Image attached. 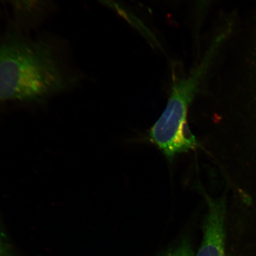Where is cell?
<instances>
[{"label": "cell", "instance_id": "obj_1", "mask_svg": "<svg viewBox=\"0 0 256 256\" xmlns=\"http://www.w3.org/2000/svg\"><path fill=\"white\" fill-rule=\"evenodd\" d=\"M70 81L43 44L18 38L0 43V101L42 100L62 91Z\"/></svg>", "mask_w": 256, "mask_h": 256}, {"label": "cell", "instance_id": "obj_2", "mask_svg": "<svg viewBox=\"0 0 256 256\" xmlns=\"http://www.w3.org/2000/svg\"><path fill=\"white\" fill-rule=\"evenodd\" d=\"M219 44L214 40L198 65L184 78H175L166 108L149 131L148 138L169 161L199 146L188 126V114L215 58Z\"/></svg>", "mask_w": 256, "mask_h": 256}, {"label": "cell", "instance_id": "obj_3", "mask_svg": "<svg viewBox=\"0 0 256 256\" xmlns=\"http://www.w3.org/2000/svg\"><path fill=\"white\" fill-rule=\"evenodd\" d=\"M208 211L202 225V239L195 256H226L225 197L213 199L204 194Z\"/></svg>", "mask_w": 256, "mask_h": 256}, {"label": "cell", "instance_id": "obj_4", "mask_svg": "<svg viewBox=\"0 0 256 256\" xmlns=\"http://www.w3.org/2000/svg\"><path fill=\"white\" fill-rule=\"evenodd\" d=\"M162 256H194L190 240L184 238L176 248L170 250Z\"/></svg>", "mask_w": 256, "mask_h": 256}, {"label": "cell", "instance_id": "obj_5", "mask_svg": "<svg viewBox=\"0 0 256 256\" xmlns=\"http://www.w3.org/2000/svg\"><path fill=\"white\" fill-rule=\"evenodd\" d=\"M18 8L24 11L33 10L38 4L40 0H10Z\"/></svg>", "mask_w": 256, "mask_h": 256}, {"label": "cell", "instance_id": "obj_6", "mask_svg": "<svg viewBox=\"0 0 256 256\" xmlns=\"http://www.w3.org/2000/svg\"><path fill=\"white\" fill-rule=\"evenodd\" d=\"M9 242L8 236L6 234L4 228H3L2 224L0 222V248H12Z\"/></svg>", "mask_w": 256, "mask_h": 256}, {"label": "cell", "instance_id": "obj_7", "mask_svg": "<svg viewBox=\"0 0 256 256\" xmlns=\"http://www.w3.org/2000/svg\"><path fill=\"white\" fill-rule=\"evenodd\" d=\"M0 256H14V255L12 254V248H0Z\"/></svg>", "mask_w": 256, "mask_h": 256}, {"label": "cell", "instance_id": "obj_8", "mask_svg": "<svg viewBox=\"0 0 256 256\" xmlns=\"http://www.w3.org/2000/svg\"><path fill=\"white\" fill-rule=\"evenodd\" d=\"M208 0H200V5H199V11L200 12H203L204 8L206 7V3L207 2Z\"/></svg>", "mask_w": 256, "mask_h": 256}]
</instances>
